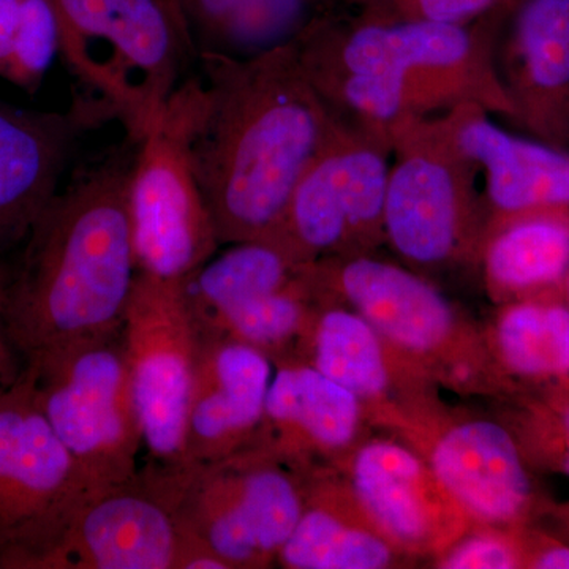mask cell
<instances>
[{
    "mask_svg": "<svg viewBox=\"0 0 569 569\" xmlns=\"http://www.w3.org/2000/svg\"><path fill=\"white\" fill-rule=\"evenodd\" d=\"M340 7H353L359 11L373 10L385 6L388 0H337Z\"/></svg>",
    "mask_w": 569,
    "mask_h": 569,
    "instance_id": "cell-35",
    "label": "cell"
},
{
    "mask_svg": "<svg viewBox=\"0 0 569 569\" xmlns=\"http://www.w3.org/2000/svg\"><path fill=\"white\" fill-rule=\"evenodd\" d=\"M309 473L258 445L189 468L179 501L182 529L228 569L272 567L301 518Z\"/></svg>",
    "mask_w": 569,
    "mask_h": 569,
    "instance_id": "cell-9",
    "label": "cell"
},
{
    "mask_svg": "<svg viewBox=\"0 0 569 569\" xmlns=\"http://www.w3.org/2000/svg\"><path fill=\"white\" fill-rule=\"evenodd\" d=\"M11 271H13V264L0 257V395L18 380L24 367L7 331L6 306Z\"/></svg>",
    "mask_w": 569,
    "mask_h": 569,
    "instance_id": "cell-31",
    "label": "cell"
},
{
    "mask_svg": "<svg viewBox=\"0 0 569 569\" xmlns=\"http://www.w3.org/2000/svg\"><path fill=\"white\" fill-rule=\"evenodd\" d=\"M22 0H0V74L7 78L20 29Z\"/></svg>",
    "mask_w": 569,
    "mask_h": 569,
    "instance_id": "cell-32",
    "label": "cell"
},
{
    "mask_svg": "<svg viewBox=\"0 0 569 569\" xmlns=\"http://www.w3.org/2000/svg\"><path fill=\"white\" fill-rule=\"evenodd\" d=\"M187 473L149 462L127 481L93 490L24 569H179Z\"/></svg>",
    "mask_w": 569,
    "mask_h": 569,
    "instance_id": "cell-10",
    "label": "cell"
},
{
    "mask_svg": "<svg viewBox=\"0 0 569 569\" xmlns=\"http://www.w3.org/2000/svg\"><path fill=\"white\" fill-rule=\"evenodd\" d=\"M123 342L151 462L186 468L183 436L200 337L181 282L137 276L123 320Z\"/></svg>",
    "mask_w": 569,
    "mask_h": 569,
    "instance_id": "cell-13",
    "label": "cell"
},
{
    "mask_svg": "<svg viewBox=\"0 0 569 569\" xmlns=\"http://www.w3.org/2000/svg\"><path fill=\"white\" fill-rule=\"evenodd\" d=\"M561 290H563L565 302H567V306L569 309V271H568L567 277H565L563 287H561Z\"/></svg>",
    "mask_w": 569,
    "mask_h": 569,
    "instance_id": "cell-36",
    "label": "cell"
},
{
    "mask_svg": "<svg viewBox=\"0 0 569 569\" xmlns=\"http://www.w3.org/2000/svg\"><path fill=\"white\" fill-rule=\"evenodd\" d=\"M518 0H388L378 9L359 11L381 20L471 22L497 10L511 9Z\"/></svg>",
    "mask_w": 569,
    "mask_h": 569,
    "instance_id": "cell-30",
    "label": "cell"
},
{
    "mask_svg": "<svg viewBox=\"0 0 569 569\" xmlns=\"http://www.w3.org/2000/svg\"><path fill=\"white\" fill-rule=\"evenodd\" d=\"M193 56L258 58L290 47L316 22L342 10L337 0H174Z\"/></svg>",
    "mask_w": 569,
    "mask_h": 569,
    "instance_id": "cell-23",
    "label": "cell"
},
{
    "mask_svg": "<svg viewBox=\"0 0 569 569\" xmlns=\"http://www.w3.org/2000/svg\"><path fill=\"white\" fill-rule=\"evenodd\" d=\"M133 157L130 146L118 149L58 190L22 242L6 306L22 365L123 328L138 276L129 216Z\"/></svg>",
    "mask_w": 569,
    "mask_h": 569,
    "instance_id": "cell-3",
    "label": "cell"
},
{
    "mask_svg": "<svg viewBox=\"0 0 569 569\" xmlns=\"http://www.w3.org/2000/svg\"><path fill=\"white\" fill-rule=\"evenodd\" d=\"M557 449H559V463L565 475L569 477V407L560 413L557 426Z\"/></svg>",
    "mask_w": 569,
    "mask_h": 569,
    "instance_id": "cell-34",
    "label": "cell"
},
{
    "mask_svg": "<svg viewBox=\"0 0 569 569\" xmlns=\"http://www.w3.org/2000/svg\"><path fill=\"white\" fill-rule=\"evenodd\" d=\"M336 470L370 522L407 559H436L477 527L421 452L400 438L367 437Z\"/></svg>",
    "mask_w": 569,
    "mask_h": 569,
    "instance_id": "cell-15",
    "label": "cell"
},
{
    "mask_svg": "<svg viewBox=\"0 0 569 569\" xmlns=\"http://www.w3.org/2000/svg\"><path fill=\"white\" fill-rule=\"evenodd\" d=\"M370 522L336 468L307 479L306 505L277 565L287 569H387L408 561Z\"/></svg>",
    "mask_w": 569,
    "mask_h": 569,
    "instance_id": "cell-22",
    "label": "cell"
},
{
    "mask_svg": "<svg viewBox=\"0 0 569 569\" xmlns=\"http://www.w3.org/2000/svg\"><path fill=\"white\" fill-rule=\"evenodd\" d=\"M478 268L500 305L559 290L569 271V211L490 219Z\"/></svg>",
    "mask_w": 569,
    "mask_h": 569,
    "instance_id": "cell-24",
    "label": "cell"
},
{
    "mask_svg": "<svg viewBox=\"0 0 569 569\" xmlns=\"http://www.w3.org/2000/svg\"><path fill=\"white\" fill-rule=\"evenodd\" d=\"M389 167L388 134L339 114L268 242L298 264L376 253L387 244Z\"/></svg>",
    "mask_w": 569,
    "mask_h": 569,
    "instance_id": "cell-8",
    "label": "cell"
},
{
    "mask_svg": "<svg viewBox=\"0 0 569 569\" xmlns=\"http://www.w3.org/2000/svg\"><path fill=\"white\" fill-rule=\"evenodd\" d=\"M369 425L365 406L348 389L307 362H282L252 445L305 471L336 468L366 440Z\"/></svg>",
    "mask_w": 569,
    "mask_h": 569,
    "instance_id": "cell-19",
    "label": "cell"
},
{
    "mask_svg": "<svg viewBox=\"0 0 569 569\" xmlns=\"http://www.w3.org/2000/svg\"><path fill=\"white\" fill-rule=\"evenodd\" d=\"M302 277L318 302L356 310L433 383L485 392L497 380L486 336L413 269L358 254L305 264Z\"/></svg>",
    "mask_w": 569,
    "mask_h": 569,
    "instance_id": "cell-6",
    "label": "cell"
},
{
    "mask_svg": "<svg viewBox=\"0 0 569 569\" xmlns=\"http://www.w3.org/2000/svg\"><path fill=\"white\" fill-rule=\"evenodd\" d=\"M97 489L44 417L22 367L0 395V569H24Z\"/></svg>",
    "mask_w": 569,
    "mask_h": 569,
    "instance_id": "cell-12",
    "label": "cell"
},
{
    "mask_svg": "<svg viewBox=\"0 0 569 569\" xmlns=\"http://www.w3.org/2000/svg\"><path fill=\"white\" fill-rule=\"evenodd\" d=\"M527 552L511 529L477 526L432 559L440 569H515L526 567Z\"/></svg>",
    "mask_w": 569,
    "mask_h": 569,
    "instance_id": "cell-29",
    "label": "cell"
},
{
    "mask_svg": "<svg viewBox=\"0 0 569 569\" xmlns=\"http://www.w3.org/2000/svg\"><path fill=\"white\" fill-rule=\"evenodd\" d=\"M298 361L358 397L370 425L391 429L408 411L436 400L429 376L389 346L365 317L336 302H317Z\"/></svg>",
    "mask_w": 569,
    "mask_h": 569,
    "instance_id": "cell-17",
    "label": "cell"
},
{
    "mask_svg": "<svg viewBox=\"0 0 569 569\" xmlns=\"http://www.w3.org/2000/svg\"><path fill=\"white\" fill-rule=\"evenodd\" d=\"M526 567L537 569H569V546L552 545L527 557Z\"/></svg>",
    "mask_w": 569,
    "mask_h": 569,
    "instance_id": "cell-33",
    "label": "cell"
},
{
    "mask_svg": "<svg viewBox=\"0 0 569 569\" xmlns=\"http://www.w3.org/2000/svg\"><path fill=\"white\" fill-rule=\"evenodd\" d=\"M61 54L96 93L91 107L118 118L130 141L152 129L193 54L174 0H54Z\"/></svg>",
    "mask_w": 569,
    "mask_h": 569,
    "instance_id": "cell-4",
    "label": "cell"
},
{
    "mask_svg": "<svg viewBox=\"0 0 569 569\" xmlns=\"http://www.w3.org/2000/svg\"><path fill=\"white\" fill-rule=\"evenodd\" d=\"M391 141L385 238L413 271L479 266L489 212L478 164L467 157L443 112L400 119Z\"/></svg>",
    "mask_w": 569,
    "mask_h": 569,
    "instance_id": "cell-5",
    "label": "cell"
},
{
    "mask_svg": "<svg viewBox=\"0 0 569 569\" xmlns=\"http://www.w3.org/2000/svg\"><path fill=\"white\" fill-rule=\"evenodd\" d=\"M61 51V21L54 0H22L21 22L7 80L36 89Z\"/></svg>",
    "mask_w": 569,
    "mask_h": 569,
    "instance_id": "cell-28",
    "label": "cell"
},
{
    "mask_svg": "<svg viewBox=\"0 0 569 569\" xmlns=\"http://www.w3.org/2000/svg\"><path fill=\"white\" fill-rule=\"evenodd\" d=\"M305 264L295 263L268 241L231 244L182 280V295L198 337L236 307L293 282Z\"/></svg>",
    "mask_w": 569,
    "mask_h": 569,
    "instance_id": "cell-25",
    "label": "cell"
},
{
    "mask_svg": "<svg viewBox=\"0 0 569 569\" xmlns=\"http://www.w3.org/2000/svg\"><path fill=\"white\" fill-rule=\"evenodd\" d=\"M99 118L86 102L67 112L0 107V257L26 241L58 193L74 142Z\"/></svg>",
    "mask_w": 569,
    "mask_h": 569,
    "instance_id": "cell-20",
    "label": "cell"
},
{
    "mask_svg": "<svg viewBox=\"0 0 569 569\" xmlns=\"http://www.w3.org/2000/svg\"><path fill=\"white\" fill-rule=\"evenodd\" d=\"M427 460L475 526L515 530L535 489L519 441L497 421L452 417L438 402L411 411L395 430Z\"/></svg>",
    "mask_w": 569,
    "mask_h": 569,
    "instance_id": "cell-14",
    "label": "cell"
},
{
    "mask_svg": "<svg viewBox=\"0 0 569 569\" xmlns=\"http://www.w3.org/2000/svg\"><path fill=\"white\" fill-rule=\"evenodd\" d=\"M511 9L471 22L381 20L339 10L316 22L295 47L326 104L377 132L388 134L400 119L466 103L511 119L496 62Z\"/></svg>",
    "mask_w": 569,
    "mask_h": 569,
    "instance_id": "cell-2",
    "label": "cell"
},
{
    "mask_svg": "<svg viewBox=\"0 0 569 569\" xmlns=\"http://www.w3.org/2000/svg\"><path fill=\"white\" fill-rule=\"evenodd\" d=\"M129 216L138 274L182 282L220 246L190 162L182 86L134 144Z\"/></svg>",
    "mask_w": 569,
    "mask_h": 569,
    "instance_id": "cell-11",
    "label": "cell"
},
{
    "mask_svg": "<svg viewBox=\"0 0 569 569\" xmlns=\"http://www.w3.org/2000/svg\"><path fill=\"white\" fill-rule=\"evenodd\" d=\"M182 81L187 146L220 246L268 241L339 114L295 43L253 59L197 56Z\"/></svg>",
    "mask_w": 569,
    "mask_h": 569,
    "instance_id": "cell-1",
    "label": "cell"
},
{
    "mask_svg": "<svg viewBox=\"0 0 569 569\" xmlns=\"http://www.w3.org/2000/svg\"><path fill=\"white\" fill-rule=\"evenodd\" d=\"M443 114L462 151L485 174L489 220L569 211V151L508 133L479 104H459Z\"/></svg>",
    "mask_w": 569,
    "mask_h": 569,
    "instance_id": "cell-21",
    "label": "cell"
},
{
    "mask_svg": "<svg viewBox=\"0 0 569 569\" xmlns=\"http://www.w3.org/2000/svg\"><path fill=\"white\" fill-rule=\"evenodd\" d=\"M316 309V298L299 271L293 282L282 290L236 307L200 337L244 343L276 365L298 361L299 348Z\"/></svg>",
    "mask_w": 569,
    "mask_h": 569,
    "instance_id": "cell-27",
    "label": "cell"
},
{
    "mask_svg": "<svg viewBox=\"0 0 569 569\" xmlns=\"http://www.w3.org/2000/svg\"><path fill=\"white\" fill-rule=\"evenodd\" d=\"M44 417L96 488L140 470L144 447L121 331L24 362Z\"/></svg>",
    "mask_w": 569,
    "mask_h": 569,
    "instance_id": "cell-7",
    "label": "cell"
},
{
    "mask_svg": "<svg viewBox=\"0 0 569 569\" xmlns=\"http://www.w3.org/2000/svg\"><path fill=\"white\" fill-rule=\"evenodd\" d=\"M496 62L509 121L569 151V0H518L501 26Z\"/></svg>",
    "mask_w": 569,
    "mask_h": 569,
    "instance_id": "cell-16",
    "label": "cell"
},
{
    "mask_svg": "<svg viewBox=\"0 0 569 569\" xmlns=\"http://www.w3.org/2000/svg\"><path fill=\"white\" fill-rule=\"evenodd\" d=\"M271 359L234 340L200 337L183 436V467L249 448L263 425Z\"/></svg>",
    "mask_w": 569,
    "mask_h": 569,
    "instance_id": "cell-18",
    "label": "cell"
},
{
    "mask_svg": "<svg viewBox=\"0 0 569 569\" xmlns=\"http://www.w3.org/2000/svg\"><path fill=\"white\" fill-rule=\"evenodd\" d=\"M503 305L486 342L500 372L526 380L569 378V309L545 298Z\"/></svg>",
    "mask_w": 569,
    "mask_h": 569,
    "instance_id": "cell-26",
    "label": "cell"
}]
</instances>
